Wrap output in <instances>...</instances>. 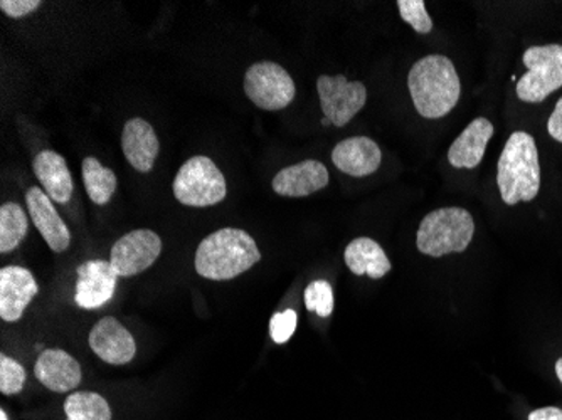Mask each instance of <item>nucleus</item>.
Segmentation results:
<instances>
[{
    "label": "nucleus",
    "instance_id": "f257e3e1",
    "mask_svg": "<svg viewBox=\"0 0 562 420\" xmlns=\"http://www.w3.org/2000/svg\"><path fill=\"white\" fill-rule=\"evenodd\" d=\"M407 88L415 109L423 118L438 120L457 106L462 84L451 59L447 56H425L413 65Z\"/></svg>",
    "mask_w": 562,
    "mask_h": 420
},
{
    "label": "nucleus",
    "instance_id": "f03ea898",
    "mask_svg": "<svg viewBox=\"0 0 562 420\" xmlns=\"http://www.w3.org/2000/svg\"><path fill=\"white\" fill-rule=\"evenodd\" d=\"M260 259V249L246 230L226 227L199 245L194 266L206 280L229 281L251 270Z\"/></svg>",
    "mask_w": 562,
    "mask_h": 420
},
{
    "label": "nucleus",
    "instance_id": "7ed1b4c3",
    "mask_svg": "<svg viewBox=\"0 0 562 420\" xmlns=\"http://www.w3.org/2000/svg\"><path fill=\"white\" fill-rule=\"evenodd\" d=\"M497 185L507 205L530 202L541 191V163L536 140L527 132H514L498 159Z\"/></svg>",
    "mask_w": 562,
    "mask_h": 420
},
{
    "label": "nucleus",
    "instance_id": "20e7f679",
    "mask_svg": "<svg viewBox=\"0 0 562 420\" xmlns=\"http://www.w3.org/2000/svg\"><path fill=\"white\" fill-rule=\"evenodd\" d=\"M475 234L472 214L463 207H443L422 220L416 246L423 254L443 258L451 252H465Z\"/></svg>",
    "mask_w": 562,
    "mask_h": 420
},
{
    "label": "nucleus",
    "instance_id": "39448f33",
    "mask_svg": "<svg viewBox=\"0 0 562 420\" xmlns=\"http://www.w3.org/2000/svg\"><path fill=\"white\" fill-rule=\"evenodd\" d=\"M172 191L188 207H211L226 198V179L210 157L198 155L179 169Z\"/></svg>",
    "mask_w": 562,
    "mask_h": 420
},
{
    "label": "nucleus",
    "instance_id": "423d86ee",
    "mask_svg": "<svg viewBox=\"0 0 562 420\" xmlns=\"http://www.w3.org/2000/svg\"><path fill=\"white\" fill-rule=\"evenodd\" d=\"M527 72L517 83V97L524 103H542L562 87V46H533L524 53Z\"/></svg>",
    "mask_w": 562,
    "mask_h": 420
},
{
    "label": "nucleus",
    "instance_id": "0eeeda50",
    "mask_svg": "<svg viewBox=\"0 0 562 420\" xmlns=\"http://www.w3.org/2000/svg\"><path fill=\"white\" fill-rule=\"evenodd\" d=\"M245 93L258 109L280 112L295 100L296 88L285 68L263 61L246 71Z\"/></svg>",
    "mask_w": 562,
    "mask_h": 420
},
{
    "label": "nucleus",
    "instance_id": "6e6552de",
    "mask_svg": "<svg viewBox=\"0 0 562 420\" xmlns=\"http://www.w3.org/2000/svg\"><path fill=\"white\" fill-rule=\"evenodd\" d=\"M322 112L334 126H346L364 109L368 90L361 81H347L346 76H321L317 80Z\"/></svg>",
    "mask_w": 562,
    "mask_h": 420
},
{
    "label": "nucleus",
    "instance_id": "1a4fd4ad",
    "mask_svg": "<svg viewBox=\"0 0 562 420\" xmlns=\"http://www.w3.org/2000/svg\"><path fill=\"white\" fill-rule=\"evenodd\" d=\"M160 252L159 234L150 229L132 230L113 245L110 264L119 277L137 276L159 259Z\"/></svg>",
    "mask_w": 562,
    "mask_h": 420
},
{
    "label": "nucleus",
    "instance_id": "9d476101",
    "mask_svg": "<svg viewBox=\"0 0 562 420\" xmlns=\"http://www.w3.org/2000/svg\"><path fill=\"white\" fill-rule=\"evenodd\" d=\"M116 276L110 261L94 259L78 268L75 302L83 309H98L105 306L115 295Z\"/></svg>",
    "mask_w": 562,
    "mask_h": 420
},
{
    "label": "nucleus",
    "instance_id": "9b49d317",
    "mask_svg": "<svg viewBox=\"0 0 562 420\" xmlns=\"http://www.w3.org/2000/svg\"><path fill=\"white\" fill-rule=\"evenodd\" d=\"M90 347L94 355L110 365H126L137 353V343L131 331L116 318H101L90 333Z\"/></svg>",
    "mask_w": 562,
    "mask_h": 420
},
{
    "label": "nucleus",
    "instance_id": "f8f14e48",
    "mask_svg": "<svg viewBox=\"0 0 562 420\" xmlns=\"http://www.w3.org/2000/svg\"><path fill=\"white\" fill-rule=\"evenodd\" d=\"M40 293L33 273L22 266L2 268L0 271V318L9 323L21 320L25 308Z\"/></svg>",
    "mask_w": 562,
    "mask_h": 420
},
{
    "label": "nucleus",
    "instance_id": "ddd939ff",
    "mask_svg": "<svg viewBox=\"0 0 562 420\" xmlns=\"http://www.w3.org/2000/svg\"><path fill=\"white\" fill-rule=\"evenodd\" d=\"M25 205L30 211L31 220L40 230L50 251L65 252L71 245V232L58 211L50 202L49 195L40 188H31L25 194Z\"/></svg>",
    "mask_w": 562,
    "mask_h": 420
},
{
    "label": "nucleus",
    "instance_id": "4468645a",
    "mask_svg": "<svg viewBox=\"0 0 562 420\" xmlns=\"http://www.w3.org/2000/svg\"><path fill=\"white\" fill-rule=\"evenodd\" d=\"M37 382L56 394H68L81 384V366L78 360L59 349L44 350L34 365Z\"/></svg>",
    "mask_w": 562,
    "mask_h": 420
},
{
    "label": "nucleus",
    "instance_id": "2eb2a0df",
    "mask_svg": "<svg viewBox=\"0 0 562 420\" xmlns=\"http://www.w3.org/2000/svg\"><path fill=\"white\" fill-rule=\"evenodd\" d=\"M328 170L317 160H305L280 170L273 179V191L281 197H308L327 188Z\"/></svg>",
    "mask_w": 562,
    "mask_h": 420
},
{
    "label": "nucleus",
    "instance_id": "dca6fc26",
    "mask_svg": "<svg viewBox=\"0 0 562 420\" xmlns=\"http://www.w3.org/2000/svg\"><path fill=\"white\" fill-rule=\"evenodd\" d=\"M382 154L379 145L368 137H352L337 144L331 151V162L340 172L350 177L372 175L381 166Z\"/></svg>",
    "mask_w": 562,
    "mask_h": 420
},
{
    "label": "nucleus",
    "instance_id": "f3484780",
    "mask_svg": "<svg viewBox=\"0 0 562 420\" xmlns=\"http://www.w3.org/2000/svg\"><path fill=\"white\" fill-rule=\"evenodd\" d=\"M122 148L126 160L137 172H150L160 151L156 129L145 120H128L123 128Z\"/></svg>",
    "mask_w": 562,
    "mask_h": 420
},
{
    "label": "nucleus",
    "instance_id": "a211bd4d",
    "mask_svg": "<svg viewBox=\"0 0 562 420\" xmlns=\"http://www.w3.org/2000/svg\"><path fill=\"white\" fill-rule=\"evenodd\" d=\"M494 125L487 118H475L448 150V162L454 169H475L482 163L488 141L494 137Z\"/></svg>",
    "mask_w": 562,
    "mask_h": 420
},
{
    "label": "nucleus",
    "instance_id": "6ab92c4d",
    "mask_svg": "<svg viewBox=\"0 0 562 420\" xmlns=\"http://www.w3.org/2000/svg\"><path fill=\"white\" fill-rule=\"evenodd\" d=\"M34 173L43 185L50 201L58 204H68L72 195L71 172H69L68 163L63 159L61 155L56 151L43 150L36 155L34 159Z\"/></svg>",
    "mask_w": 562,
    "mask_h": 420
},
{
    "label": "nucleus",
    "instance_id": "aec40b11",
    "mask_svg": "<svg viewBox=\"0 0 562 420\" xmlns=\"http://www.w3.org/2000/svg\"><path fill=\"white\" fill-rule=\"evenodd\" d=\"M347 268L356 276H369L381 280L391 271V261L386 252L374 239L357 238L350 242L344 252Z\"/></svg>",
    "mask_w": 562,
    "mask_h": 420
},
{
    "label": "nucleus",
    "instance_id": "412c9836",
    "mask_svg": "<svg viewBox=\"0 0 562 420\" xmlns=\"http://www.w3.org/2000/svg\"><path fill=\"white\" fill-rule=\"evenodd\" d=\"M30 230V219L25 216L24 208L15 202L0 207V252L8 254L14 251Z\"/></svg>",
    "mask_w": 562,
    "mask_h": 420
},
{
    "label": "nucleus",
    "instance_id": "4be33fe9",
    "mask_svg": "<svg viewBox=\"0 0 562 420\" xmlns=\"http://www.w3.org/2000/svg\"><path fill=\"white\" fill-rule=\"evenodd\" d=\"M83 182L88 197L97 205L109 204L119 183L113 170L101 166L94 157H87L83 160Z\"/></svg>",
    "mask_w": 562,
    "mask_h": 420
},
{
    "label": "nucleus",
    "instance_id": "5701e85b",
    "mask_svg": "<svg viewBox=\"0 0 562 420\" xmlns=\"http://www.w3.org/2000/svg\"><path fill=\"white\" fill-rule=\"evenodd\" d=\"M66 420H112V409L97 391H75L65 400Z\"/></svg>",
    "mask_w": 562,
    "mask_h": 420
},
{
    "label": "nucleus",
    "instance_id": "b1692460",
    "mask_svg": "<svg viewBox=\"0 0 562 420\" xmlns=\"http://www.w3.org/2000/svg\"><path fill=\"white\" fill-rule=\"evenodd\" d=\"M305 306L308 311L317 313L318 317L327 318L334 313V290L325 280H317L308 284L305 290Z\"/></svg>",
    "mask_w": 562,
    "mask_h": 420
},
{
    "label": "nucleus",
    "instance_id": "393cba45",
    "mask_svg": "<svg viewBox=\"0 0 562 420\" xmlns=\"http://www.w3.org/2000/svg\"><path fill=\"white\" fill-rule=\"evenodd\" d=\"M24 366L18 360L8 355H0V391L4 396H18L24 390L25 385Z\"/></svg>",
    "mask_w": 562,
    "mask_h": 420
},
{
    "label": "nucleus",
    "instance_id": "a878e982",
    "mask_svg": "<svg viewBox=\"0 0 562 420\" xmlns=\"http://www.w3.org/2000/svg\"><path fill=\"white\" fill-rule=\"evenodd\" d=\"M397 9H400L401 18L412 25L416 33H431L432 21L423 0H400Z\"/></svg>",
    "mask_w": 562,
    "mask_h": 420
},
{
    "label": "nucleus",
    "instance_id": "bb28decb",
    "mask_svg": "<svg viewBox=\"0 0 562 420\" xmlns=\"http://www.w3.org/2000/svg\"><path fill=\"white\" fill-rule=\"evenodd\" d=\"M296 330V313L293 309L274 313L270 321V334L274 343L283 345L293 337Z\"/></svg>",
    "mask_w": 562,
    "mask_h": 420
},
{
    "label": "nucleus",
    "instance_id": "cd10ccee",
    "mask_svg": "<svg viewBox=\"0 0 562 420\" xmlns=\"http://www.w3.org/2000/svg\"><path fill=\"white\" fill-rule=\"evenodd\" d=\"M43 5L41 0H2L0 9L12 19L25 18L31 12L37 11Z\"/></svg>",
    "mask_w": 562,
    "mask_h": 420
},
{
    "label": "nucleus",
    "instance_id": "c85d7f7f",
    "mask_svg": "<svg viewBox=\"0 0 562 420\" xmlns=\"http://www.w3.org/2000/svg\"><path fill=\"white\" fill-rule=\"evenodd\" d=\"M548 132L555 141L562 144V98L555 103L554 112L549 116Z\"/></svg>",
    "mask_w": 562,
    "mask_h": 420
},
{
    "label": "nucleus",
    "instance_id": "c756f323",
    "mask_svg": "<svg viewBox=\"0 0 562 420\" xmlns=\"http://www.w3.org/2000/svg\"><path fill=\"white\" fill-rule=\"evenodd\" d=\"M527 420H562V409H559V407H542V409L532 410Z\"/></svg>",
    "mask_w": 562,
    "mask_h": 420
},
{
    "label": "nucleus",
    "instance_id": "7c9ffc66",
    "mask_svg": "<svg viewBox=\"0 0 562 420\" xmlns=\"http://www.w3.org/2000/svg\"><path fill=\"white\" fill-rule=\"evenodd\" d=\"M555 375H558L559 382L562 384V356L555 362Z\"/></svg>",
    "mask_w": 562,
    "mask_h": 420
},
{
    "label": "nucleus",
    "instance_id": "2f4dec72",
    "mask_svg": "<svg viewBox=\"0 0 562 420\" xmlns=\"http://www.w3.org/2000/svg\"><path fill=\"white\" fill-rule=\"evenodd\" d=\"M0 420H9L8 413L4 409H0Z\"/></svg>",
    "mask_w": 562,
    "mask_h": 420
},
{
    "label": "nucleus",
    "instance_id": "473e14b6",
    "mask_svg": "<svg viewBox=\"0 0 562 420\" xmlns=\"http://www.w3.org/2000/svg\"><path fill=\"white\" fill-rule=\"evenodd\" d=\"M322 125H324V126H328V125H331V123H330V122H328V120H327V118H325V116H324V120H322Z\"/></svg>",
    "mask_w": 562,
    "mask_h": 420
}]
</instances>
